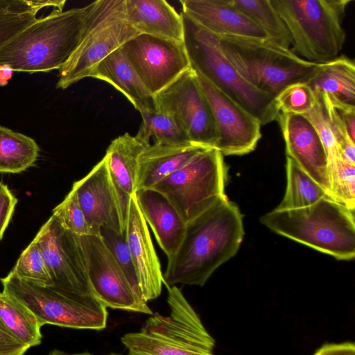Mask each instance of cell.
Wrapping results in <instances>:
<instances>
[{
	"mask_svg": "<svg viewBox=\"0 0 355 355\" xmlns=\"http://www.w3.org/2000/svg\"><path fill=\"white\" fill-rule=\"evenodd\" d=\"M89 223L95 229L125 232L129 202L120 194L104 157L72 188Z\"/></svg>",
	"mask_w": 355,
	"mask_h": 355,
	"instance_id": "cell-15",
	"label": "cell"
},
{
	"mask_svg": "<svg viewBox=\"0 0 355 355\" xmlns=\"http://www.w3.org/2000/svg\"><path fill=\"white\" fill-rule=\"evenodd\" d=\"M316 102V96L306 83H296L286 87L275 97L279 113L304 115Z\"/></svg>",
	"mask_w": 355,
	"mask_h": 355,
	"instance_id": "cell-33",
	"label": "cell"
},
{
	"mask_svg": "<svg viewBox=\"0 0 355 355\" xmlns=\"http://www.w3.org/2000/svg\"><path fill=\"white\" fill-rule=\"evenodd\" d=\"M277 121L286 144V156L331 196L328 162L322 142L313 125L302 115L279 113Z\"/></svg>",
	"mask_w": 355,
	"mask_h": 355,
	"instance_id": "cell-17",
	"label": "cell"
},
{
	"mask_svg": "<svg viewBox=\"0 0 355 355\" xmlns=\"http://www.w3.org/2000/svg\"><path fill=\"white\" fill-rule=\"evenodd\" d=\"M182 12L216 36L268 40L266 33L230 0H180Z\"/></svg>",
	"mask_w": 355,
	"mask_h": 355,
	"instance_id": "cell-19",
	"label": "cell"
},
{
	"mask_svg": "<svg viewBox=\"0 0 355 355\" xmlns=\"http://www.w3.org/2000/svg\"><path fill=\"white\" fill-rule=\"evenodd\" d=\"M205 148H207L156 143L146 146L138 159L137 191L153 188Z\"/></svg>",
	"mask_w": 355,
	"mask_h": 355,
	"instance_id": "cell-23",
	"label": "cell"
},
{
	"mask_svg": "<svg viewBox=\"0 0 355 355\" xmlns=\"http://www.w3.org/2000/svg\"><path fill=\"white\" fill-rule=\"evenodd\" d=\"M125 236L141 293L147 302L155 300L161 294L163 273L135 193L130 198Z\"/></svg>",
	"mask_w": 355,
	"mask_h": 355,
	"instance_id": "cell-18",
	"label": "cell"
},
{
	"mask_svg": "<svg viewBox=\"0 0 355 355\" xmlns=\"http://www.w3.org/2000/svg\"><path fill=\"white\" fill-rule=\"evenodd\" d=\"M52 215L64 228L76 235L101 236L100 231L93 227L87 221L73 189L53 209Z\"/></svg>",
	"mask_w": 355,
	"mask_h": 355,
	"instance_id": "cell-32",
	"label": "cell"
},
{
	"mask_svg": "<svg viewBox=\"0 0 355 355\" xmlns=\"http://www.w3.org/2000/svg\"><path fill=\"white\" fill-rule=\"evenodd\" d=\"M217 37L223 54L243 79L273 98L289 85L306 83L321 64L268 40Z\"/></svg>",
	"mask_w": 355,
	"mask_h": 355,
	"instance_id": "cell-7",
	"label": "cell"
},
{
	"mask_svg": "<svg viewBox=\"0 0 355 355\" xmlns=\"http://www.w3.org/2000/svg\"><path fill=\"white\" fill-rule=\"evenodd\" d=\"M154 97L157 110L174 118L192 144L216 148L218 135L212 110L191 68Z\"/></svg>",
	"mask_w": 355,
	"mask_h": 355,
	"instance_id": "cell-12",
	"label": "cell"
},
{
	"mask_svg": "<svg viewBox=\"0 0 355 355\" xmlns=\"http://www.w3.org/2000/svg\"><path fill=\"white\" fill-rule=\"evenodd\" d=\"M142 122L135 136L144 145L150 144V139L155 138V143L167 146L193 145L177 121L171 116L160 112H141Z\"/></svg>",
	"mask_w": 355,
	"mask_h": 355,
	"instance_id": "cell-30",
	"label": "cell"
},
{
	"mask_svg": "<svg viewBox=\"0 0 355 355\" xmlns=\"http://www.w3.org/2000/svg\"><path fill=\"white\" fill-rule=\"evenodd\" d=\"M17 199L7 185L0 182V241L12 218Z\"/></svg>",
	"mask_w": 355,
	"mask_h": 355,
	"instance_id": "cell-38",
	"label": "cell"
},
{
	"mask_svg": "<svg viewBox=\"0 0 355 355\" xmlns=\"http://www.w3.org/2000/svg\"><path fill=\"white\" fill-rule=\"evenodd\" d=\"M47 355H92L89 352H82V353H68L64 351L55 349L49 352Z\"/></svg>",
	"mask_w": 355,
	"mask_h": 355,
	"instance_id": "cell-41",
	"label": "cell"
},
{
	"mask_svg": "<svg viewBox=\"0 0 355 355\" xmlns=\"http://www.w3.org/2000/svg\"><path fill=\"white\" fill-rule=\"evenodd\" d=\"M0 319L29 348L42 342L41 326L35 315L12 296L0 293Z\"/></svg>",
	"mask_w": 355,
	"mask_h": 355,
	"instance_id": "cell-28",
	"label": "cell"
},
{
	"mask_svg": "<svg viewBox=\"0 0 355 355\" xmlns=\"http://www.w3.org/2000/svg\"><path fill=\"white\" fill-rule=\"evenodd\" d=\"M3 292L12 296L36 317L40 324L101 330L106 327L107 307L92 296L64 293L17 277L12 272L1 278Z\"/></svg>",
	"mask_w": 355,
	"mask_h": 355,
	"instance_id": "cell-9",
	"label": "cell"
},
{
	"mask_svg": "<svg viewBox=\"0 0 355 355\" xmlns=\"http://www.w3.org/2000/svg\"><path fill=\"white\" fill-rule=\"evenodd\" d=\"M37 12L0 15V46L33 24Z\"/></svg>",
	"mask_w": 355,
	"mask_h": 355,
	"instance_id": "cell-37",
	"label": "cell"
},
{
	"mask_svg": "<svg viewBox=\"0 0 355 355\" xmlns=\"http://www.w3.org/2000/svg\"><path fill=\"white\" fill-rule=\"evenodd\" d=\"M168 316L151 315L141 330L121 338L128 355H214L215 340L175 286L166 287Z\"/></svg>",
	"mask_w": 355,
	"mask_h": 355,
	"instance_id": "cell-4",
	"label": "cell"
},
{
	"mask_svg": "<svg viewBox=\"0 0 355 355\" xmlns=\"http://www.w3.org/2000/svg\"><path fill=\"white\" fill-rule=\"evenodd\" d=\"M225 179L223 155L207 148L153 189L164 195L187 223L225 195Z\"/></svg>",
	"mask_w": 355,
	"mask_h": 355,
	"instance_id": "cell-10",
	"label": "cell"
},
{
	"mask_svg": "<svg viewBox=\"0 0 355 355\" xmlns=\"http://www.w3.org/2000/svg\"><path fill=\"white\" fill-rule=\"evenodd\" d=\"M286 168L287 180L286 192L282 200L275 209L282 210L299 209L313 205L324 198H331L319 184L288 156H286Z\"/></svg>",
	"mask_w": 355,
	"mask_h": 355,
	"instance_id": "cell-27",
	"label": "cell"
},
{
	"mask_svg": "<svg viewBox=\"0 0 355 355\" xmlns=\"http://www.w3.org/2000/svg\"><path fill=\"white\" fill-rule=\"evenodd\" d=\"M306 83L334 103L355 106V65L345 56L321 63Z\"/></svg>",
	"mask_w": 355,
	"mask_h": 355,
	"instance_id": "cell-25",
	"label": "cell"
},
{
	"mask_svg": "<svg viewBox=\"0 0 355 355\" xmlns=\"http://www.w3.org/2000/svg\"><path fill=\"white\" fill-rule=\"evenodd\" d=\"M111 355H116V354H111Z\"/></svg>",
	"mask_w": 355,
	"mask_h": 355,
	"instance_id": "cell-42",
	"label": "cell"
},
{
	"mask_svg": "<svg viewBox=\"0 0 355 355\" xmlns=\"http://www.w3.org/2000/svg\"><path fill=\"white\" fill-rule=\"evenodd\" d=\"M28 349L0 319V355H24Z\"/></svg>",
	"mask_w": 355,
	"mask_h": 355,
	"instance_id": "cell-39",
	"label": "cell"
},
{
	"mask_svg": "<svg viewBox=\"0 0 355 355\" xmlns=\"http://www.w3.org/2000/svg\"><path fill=\"white\" fill-rule=\"evenodd\" d=\"M64 0H0V15L37 12L53 7L63 10Z\"/></svg>",
	"mask_w": 355,
	"mask_h": 355,
	"instance_id": "cell-36",
	"label": "cell"
},
{
	"mask_svg": "<svg viewBox=\"0 0 355 355\" xmlns=\"http://www.w3.org/2000/svg\"><path fill=\"white\" fill-rule=\"evenodd\" d=\"M120 49L153 96L191 68L183 42L138 34Z\"/></svg>",
	"mask_w": 355,
	"mask_h": 355,
	"instance_id": "cell-14",
	"label": "cell"
},
{
	"mask_svg": "<svg viewBox=\"0 0 355 355\" xmlns=\"http://www.w3.org/2000/svg\"><path fill=\"white\" fill-rule=\"evenodd\" d=\"M139 34L125 19V0H97L78 46L58 69L56 88L65 89L89 77L110 53Z\"/></svg>",
	"mask_w": 355,
	"mask_h": 355,
	"instance_id": "cell-8",
	"label": "cell"
},
{
	"mask_svg": "<svg viewBox=\"0 0 355 355\" xmlns=\"http://www.w3.org/2000/svg\"><path fill=\"white\" fill-rule=\"evenodd\" d=\"M100 235L131 284L135 288L140 290L135 268L128 245L125 232L119 234L110 229L101 228Z\"/></svg>",
	"mask_w": 355,
	"mask_h": 355,
	"instance_id": "cell-35",
	"label": "cell"
},
{
	"mask_svg": "<svg viewBox=\"0 0 355 355\" xmlns=\"http://www.w3.org/2000/svg\"><path fill=\"white\" fill-rule=\"evenodd\" d=\"M354 211L331 198L289 210L274 209L261 223L282 236L339 260L355 257Z\"/></svg>",
	"mask_w": 355,
	"mask_h": 355,
	"instance_id": "cell-3",
	"label": "cell"
},
{
	"mask_svg": "<svg viewBox=\"0 0 355 355\" xmlns=\"http://www.w3.org/2000/svg\"><path fill=\"white\" fill-rule=\"evenodd\" d=\"M125 17L139 34L183 42L181 13L165 0H125Z\"/></svg>",
	"mask_w": 355,
	"mask_h": 355,
	"instance_id": "cell-21",
	"label": "cell"
},
{
	"mask_svg": "<svg viewBox=\"0 0 355 355\" xmlns=\"http://www.w3.org/2000/svg\"><path fill=\"white\" fill-rule=\"evenodd\" d=\"M94 4L53 9L37 18L0 46V69L29 73L59 69L78 46Z\"/></svg>",
	"mask_w": 355,
	"mask_h": 355,
	"instance_id": "cell-2",
	"label": "cell"
},
{
	"mask_svg": "<svg viewBox=\"0 0 355 355\" xmlns=\"http://www.w3.org/2000/svg\"><path fill=\"white\" fill-rule=\"evenodd\" d=\"M244 236L237 205L221 196L187 223L183 239L168 259L163 275L166 287L176 284L202 286L212 273L237 252Z\"/></svg>",
	"mask_w": 355,
	"mask_h": 355,
	"instance_id": "cell-1",
	"label": "cell"
},
{
	"mask_svg": "<svg viewBox=\"0 0 355 355\" xmlns=\"http://www.w3.org/2000/svg\"><path fill=\"white\" fill-rule=\"evenodd\" d=\"M89 77L112 85L140 113L157 111L155 97L145 87L120 48L100 62Z\"/></svg>",
	"mask_w": 355,
	"mask_h": 355,
	"instance_id": "cell-22",
	"label": "cell"
},
{
	"mask_svg": "<svg viewBox=\"0 0 355 355\" xmlns=\"http://www.w3.org/2000/svg\"><path fill=\"white\" fill-rule=\"evenodd\" d=\"M316 102L313 108L304 116L313 125L324 146L328 166L340 158L321 94L315 93Z\"/></svg>",
	"mask_w": 355,
	"mask_h": 355,
	"instance_id": "cell-34",
	"label": "cell"
},
{
	"mask_svg": "<svg viewBox=\"0 0 355 355\" xmlns=\"http://www.w3.org/2000/svg\"><path fill=\"white\" fill-rule=\"evenodd\" d=\"M39 151L33 138L0 125V173L25 171L34 164Z\"/></svg>",
	"mask_w": 355,
	"mask_h": 355,
	"instance_id": "cell-26",
	"label": "cell"
},
{
	"mask_svg": "<svg viewBox=\"0 0 355 355\" xmlns=\"http://www.w3.org/2000/svg\"><path fill=\"white\" fill-rule=\"evenodd\" d=\"M183 43L191 68L266 125L277 121L275 98L252 86L223 54L218 37L181 12Z\"/></svg>",
	"mask_w": 355,
	"mask_h": 355,
	"instance_id": "cell-5",
	"label": "cell"
},
{
	"mask_svg": "<svg viewBox=\"0 0 355 355\" xmlns=\"http://www.w3.org/2000/svg\"><path fill=\"white\" fill-rule=\"evenodd\" d=\"M135 196L146 223L168 259H170L183 239L187 223L175 206L158 191L153 188L139 189Z\"/></svg>",
	"mask_w": 355,
	"mask_h": 355,
	"instance_id": "cell-20",
	"label": "cell"
},
{
	"mask_svg": "<svg viewBox=\"0 0 355 355\" xmlns=\"http://www.w3.org/2000/svg\"><path fill=\"white\" fill-rule=\"evenodd\" d=\"M11 272L17 277L40 286H53L41 250L34 239L22 252Z\"/></svg>",
	"mask_w": 355,
	"mask_h": 355,
	"instance_id": "cell-31",
	"label": "cell"
},
{
	"mask_svg": "<svg viewBox=\"0 0 355 355\" xmlns=\"http://www.w3.org/2000/svg\"><path fill=\"white\" fill-rule=\"evenodd\" d=\"M80 241L95 297L105 307L153 315L141 291L131 284L101 236H83Z\"/></svg>",
	"mask_w": 355,
	"mask_h": 355,
	"instance_id": "cell-13",
	"label": "cell"
},
{
	"mask_svg": "<svg viewBox=\"0 0 355 355\" xmlns=\"http://www.w3.org/2000/svg\"><path fill=\"white\" fill-rule=\"evenodd\" d=\"M34 240L43 255L55 290L74 295L94 297L89 284L80 236L64 228L53 216Z\"/></svg>",
	"mask_w": 355,
	"mask_h": 355,
	"instance_id": "cell-11",
	"label": "cell"
},
{
	"mask_svg": "<svg viewBox=\"0 0 355 355\" xmlns=\"http://www.w3.org/2000/svg\"><path fill=\"white\" fill-rule=\"evenodd\" d=\"M268 35L270 41L290 49L292 40L289 31L270 0H230Z\"/></svg>",
	"mask_w": 355,
	"mask_h": 355,
	"instance_id": "cell-29",
	"label": "cell"
},
{
	"mask_svg": "<svg viewBox=\"0 0 355 355\" xmlns=\"http://www.w3.org/2000/svg\"><path fill=\"white\" fill-rule=\"evenodd\" d=\"M351 0H270L291 37V51L312 62L338 57L346 33L343 26Z\"/></svg>",
	"mask_w": 355,
	"mask_h": 355,
	"instance_id": "cell-6",
	"label": "cell"
},
{
	"mask_svg": "<svg viewBox=\"0 0 355 355\" xmlns=\"http://www.w3.org/2000/svg\"><path fill=\"white\" fill-rule=\"evenodd\" d=\"M146 146L125 132L111 141L104 156L116 187L127 202L137 191L138 159Z\"/></svg>",
	"mask_w": 355,
	"mask_h": 355,
	"instance_id": "cell-24",
	"label": "cell"
},
{
	"mask_svg": "<svg viewBox=\"0 0 355 355\" xmlns=\"http://www.w3.org/2000/svg\"><path fill=\"white\" fill-rule=\"evenodd\" d=\"M196 75L214 118L218 135L216 148L223 155H241L253 151L261 137L260 122L202 76Z\"/></svg>",
	"mask_w": 355,
	"mask_h": 355,
	"instance_id": "cell-16",
	"label": "cell"
},
{
	"mask_svg": "<svg viewBox=\"0 0 355 355\" xmlns=\"http://www.w3.org/2000/svg\"><path fill=\"white\" fill-rule=\"evenodd\" d=\"M313 355H355V345L351 342L325 344Z\"/></svg>",
	"mask_w": 355,
	"mask_h": 355,
	"instance_id": "cell-40",
	"label": "cell"
}]
</instances>
